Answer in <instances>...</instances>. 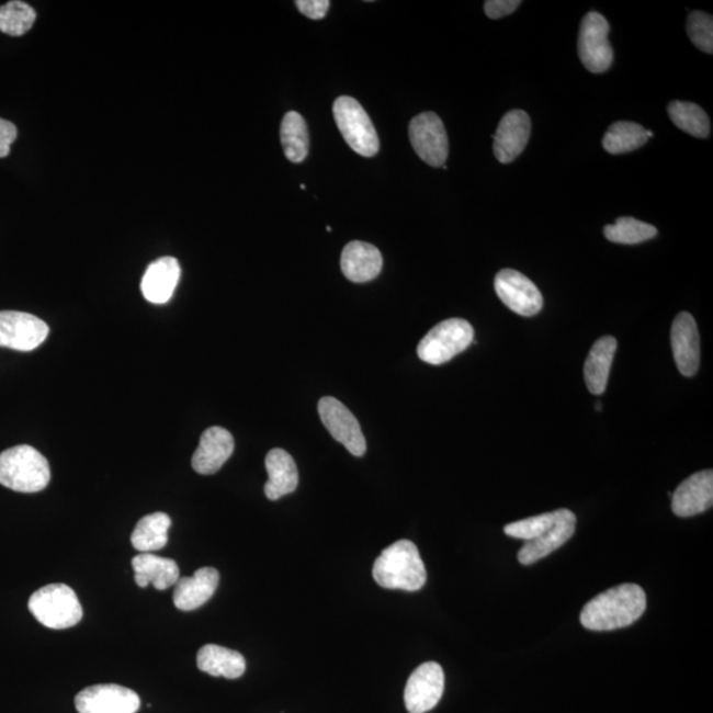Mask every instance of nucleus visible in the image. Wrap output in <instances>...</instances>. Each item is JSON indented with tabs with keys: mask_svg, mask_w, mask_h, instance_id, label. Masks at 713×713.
<instances>
[{
	"mask_svg": "<svg viewBox=\"0 0 713 713\" xmlns=\"http://www.w3.org/2000/svg\"><path fill=\"white\" fill-rule=\"evenodd\" d=\"M197 666L212 677L226 679L241 678L246 671V660L241 653L218 645H205L197 654Z\"/></svg>",
	"mask_w": 713,
	"mask_h": 713,
	"instance_id": "nucleus-25",
	"label": "nucleus"
},
{
	"mask_svg": "<svg viewBox=\"0 0 713 713\" xmlns=\"http://www.w3.org/2000/svg\"><path fill=\"white\" fill-rule=\"evenodd\" d=\"M520 5V0H488L484 4V10L490 19H501L513 14Z\"/></svg>",
	"mask_w": 713,
	"mask_h": 713,
	"instance_id": "nucleus-34",
	"label": "nucleus"
},
{
	"mask_svg": "<svg viewBox=\"0 0 713 713\" xmlns=\"http://www.w3.org/2000/svg\"><path fill=\"white\" fill-rule=\"evenodd\" d=\"M671 348L680 374L692 377L699 371L700 340L695 319L689 313H680L672 322Z\"/></svg>",
	"mask_w": 713,
	"mask_h": 713,
	"instance_id": "nucleus-15",
	"label": "nucleus"
},
{
	"mask_svg": "<svg viewBox=\"0 0 713 713\" xmlns=\"http://www.w3.org/2000/svg\"><path fill=\"white\" fill-rule=\"evenodd\" d=\"M408 136L418 157L431 167H443L450 145L444 123L432 112L421 113L410 122Z\"/></svg>",
	"mask_w": 713,
	"mask_h": 713,
	"instance_id": "nucleus-7",
	"label": "nucleus"
},
{
	"mask_svg": "<svg viewBox=\"0 0 713 713\" xmlns=\"http://www.w3.org/2000/svg\"><path fill=\"white\" fill-rule=\"evenodd\" d=\"M373 578L386 589L417 592L427 581V570L415 543L401 540L392 544L377 557Z\"/></svg>",
	"mask_w": 713,
	"mask_h": 713,
	"instance_id": "nucleus-2",
	"label": "nucleus"
},
{
	"mask_svg": "<svg viewBox=\"0 0 713 713\" xmlns=\"http://www.w3.org/2000/svg\"><path fill=\"white\" fill-rule=\"evenodd\" d=\"M647 140L646 129L634 122H615L602 139V146L609 154L620 155L645 146Z\"/></svg>",
	"mask_w": 713,
	"mask_h": 713,
	"instance_id": "nucleus-28",
	"label": "nucleus"
},
{
	"mask_svg": "<svg viewBox=\"0 0 713 713\" xmlns=\"http://www.w3.org/2000/svg\"><path fill=\"white\" fill-rule=\"evenodd\" d=\"M171 523L170 516L165 513L143 517L132 534L134 548L140 551L142 554L165 548L168 543V530H170Z\"/></svg>",
	"mask_w": 713,
	"mask_h": 713,
	"instance_id": "nucleus-26",
	"label": "nucleus"
},
{
	"mask_svg": "<svg viewBox=\"0 0 713 713\" xmlns=\"http://www.w3.org/2000/svg\"><path fill=\"white\" fill-rule=\"evenodd\" d=\"M576 516L568 509H559V516L547 533L523 544L518 561L523 566H530L561 548L575 534Z\"/></svg>",
	"mask_w": 713,
	"mask_h": 713,
	"instance_id": "nucleus-18",
	"label": "nucleus"
},
{
	"mask_svg": "<svg viewBox=\"0 0 713 713\" xmlns=\"http://www.w3.org/2000/svg\"><path fill=\"white\" fill-rule=\"evenodd\" d=\"M327 231H332V229H330V226H327Z\"/></svg>",
	"mask_w": 713,
	"mask_h": 713,
	"instance_id": "nucleus-38",
	"label": "nucleus"
},
{
	"mask_svg": "<svg viewBox=\"0 0 713 713\" xmlns=\"http://www.w3.org/2000/svg\"><path fill=\"white\" fill-rule=\"evenodd\" d=\"M645 611L644 589L637 585H621L588 601L580 613V622L588 631H615L634 624Z\"/></svg>",
	"mask_w": 713,
	"mask_h": 713,
	"instance_id": "nucleus-1",
	"label": "nucleus"
},
{
	"mask_svg": "<svg viewBox=\"0 0 713 713\" xmlns=\"http://www.w3.org/2000/svg\"><path fill=\"white\" fill-rule=\"evenodd\" d=\"M48 335V324L38 317L18 310H0V347L31 352L41 347Z\"/></svg>",
	"mask_w": 713,
	"mask_h": 713,
	"instance_id": "nucleus-10",
	"label": "nucleus"
},
{
	"mask_svg": "<svg viewBox=\"0 0 713 713\" xmlns=\"http://www.w3.org/2000/svg\"><path fill=\"white\" fill-rule=\"evenodd\" d=\"M382 264L381 251L371 244L353 241L342 250L341 270L350 282H372L381 274Z\"/></svg>",
	"mask_w": 713,
	"mask_h": 713,
	"instance_id": "nucleus-21",
	"label": "nucleus"
},
{
	"mask_svg": "<svg viewBox=\"0 0 713 713\" xmlns=\"http://www.w3.org/2000/svg\"><path fill=\"white\" fill-rule=\"evenodd\" d=\"M475 339V330L463 319L439 322L419 342L418 355L430 365H443L468 349Z\"/></svg>",
	"mask_w": 713,
	"mask_h": 713,
	"instance_id": "nucleus-6",
	"label": "nucleus"
},
{
	"mask_svg": "<svg viewBox=\"0 0 713 713\" xmlns=\"http://www.w3.org/2000/svg\"><path fill=\"white\" fill-rule=\"evenodd\" d=\"M443 667L437 663L420 665L407 680L406 709L410 713H426L435 709L444 692Z\"/></svg>",
	"mask_w": 713,
	"mask_h": 713,
	"instance_id": "nucleus-13",
	"label": "nucleus"
},
{
	"mask_svg": "<svg viewBox=\"0 0 713 713\" xmlns=\"http://www.w3.org/2000/svg\"><path fill=\"white\" fill-rule=\"evenodd\" d=\"M135 570V581L140 588H147L152 585L158 591L177 585L180 579V569L178 563L160 557L152 553L136 555L132 562Z\"/></svg>",
	"mask_w": 713,
	"mask_h": 713,
	"instance_id": "nucleus-23",
	"label": "nucleus"
},
{
	"mask_svg": "<svg viewBox=\"0 0 713 713\" xmlns=\"http://www.w3.org/2000/svg\"><path fill=\"white\" fill-rule=\"evenodd\" d=\"M281 142L285 158L293 163H302L308 157L309 134L306 121L296 112L283 116Z\"/></svg>",
	"mask_w": 713,
	"mask_h": 713,
	"instance_id": "nucleus-27",
	"label": "nucleus"
},
{
	"mask_svg": "<svg viewBox=\"0 0 713 713\" xmlns=\"http://www.w3.org/2000/svg\"><path fill=\"white\" fill-rule=\"evenodd\" d=\"M687 34L691 42L705 54H713V18L702 11H693L687 21Z\"/></svg>",
	"mask_w": 713,
	"mask_h": 713,
	"instance_id": "nucleus-33",
	"label": "nucleus"
},
{
	"mask_svg": "<svg viewBox=\"0 0 713 713\" xmlns=\"http://www.w3.org/2000/svg\"><path fill=\"white\" fill-rule=\"evenodd\" d=\"M618 340L612 336L601 337L595 342L585 365V378L588 391L595 395L606 392L609 373L613 364Z\"/></svg>",
	"mask_w": 713,
	"mask_h": 713,
	"instance_id": "nucleus-24",
	"label": "nucleus"
},
{
	"mask_svg": "<svg viewBox=\"0 0 713 713\" xmlns=\"http://www.w3.org/2000/svg\"><path fill=\"white\" fill-rule=\"evenodd\" d=\"M317 410L327 427L330 435L337 442L341 443L352 453L353 456L361 457L366 452V440L362 433L359 420L350 412L346 405L333 397H324L317 405Z\"/></svg>",
	"mask_w": 713,
	"mask_h": 713,
	"instance_id": "nucleus-9",
	"label": "nucleus"
},
{
	"mask_svg": "<svg viewBox=\"0 0 713 713\" xmlns=\"http://www.w3.org/2000/svg\"><path fill=\"white\" fill-rule=\"evenodd\" d=\"M609 23L599 12H589L582 19L579 34V56L592 73H604L613 63V48L608 41Z\"/></svg>",
	"mask_w": 713,
	"mask_h": 713,
	"instance_id": "nucleus-8",
	"label": "nucleus"
},
{
	"mask_svg": "<svg viewBox=\"0 0 713 713\" xmlns=\"http://www.w3.org/2000/svg\"><path fill=\"white\" fill-rule=\"evenodd\" d=\"M530 132V116L523 110H511L503 115L493 135V151L499 163L508 165L520 157L528 145Z\"/></svg>",
	"mask_w": 713,
	"mask_h": 713,
	"instance_id": "nucleus-14",
	"label": "nucleus"
},
{
	"mask_svg": "<svg viewBox=\"0 0 713 713\" xmlns=\"http://www.w3.org/2000/svg\"><path fill=\"white\" fill-rule=\"evenodd\" d=\"M604 235L608 241L621 245H637L649 241L658 235L656 226L638 222L632 217H620L613 225H607Z\"/></svg>",
	"mask_w": 713,
	"mask_h": 713,
	"instance_id": "nucleus-30",
	"label": "nucleus"
},
{
	"mask_svg": "<svg viewBox=\"0 0 713 713\" xmlns=\"http://www.w3.org/2000/svg\"><path fill=\"white\" fill-rule=\"evenodd\" d=\"M596 407H598V411L601 410V404L596 405Z\"/></svg>",
	"mask_w": 713,
	"mask_h": 713,
	"instance_id": "nucleus-37",
	"label": "nucleus"
},
{
	"mask_svg": "<svg viewBox=\"0 0 713 713\" xmlns=\"http://www.w3.org/2000/svg\"><path fill=\"white\" fill-rule=\"evenodd\" d=\"M50 482L48 460L31 445L0 453V485L19 493H37Z\"/></svg>",
	"mask_w": 713,
	"mask_h": 713,
	"instance_id": "nucleus-3",
	"label": "nucleus"
},
{
	"mask_svg": "<svg viewBox=\"0 0 713 713\" xmlns=\"http://www.w3.org/2000/svg\"><path fill=\"white\" fill-rule=\"evenodd\" d=\"M265 469L269 482L264 485V495L271 501L294 493L299 484V472L293 456L287 451L271 450L265 456Z\"/></svg>",
	"mask_w": 713,
	"mask_h": 713,
	"instance_id": "nucleus-22",
	"label": "nucleus"
},
{
	"mask_svg": "<svg viewBox=\"0 0 713 713\" xmlns=\"http://www.w3.org/2000/svg\"><path fill=\"white\" fill-rule=\"evenodd\" d=\"M333 116L342 138L361 157L372 158L380 151L378 134L364 107L352 97H340L333 103Z\"/></svg>",
	"mask_w": 713,
	"mask_h": 713,
	"instance_id": "nucleus-5",
	"label": "nucleus"
},
{
	"mask_svg": "<svg viewBox=\"0 0 713 713\" xmlns=\"http://www.w3.org/2000/svg\"><path fill=\"white\" fill-rule=\"evenodd\" d=\"M235 451V439L223 427H211L201 435L192 457L193 469L200 475H214L223 468Z\"/></svg>",
	"mask_w": 713,
	"mask_h": 713,
	"instance_id": "nucleus-17",
	"label": "nucleus"
},
{
	"mask_svg": "<svg viewBox=\"0 0 713 713\" xmlns=\"http://www.w3.org/2000/svg\"><path fill=\"white\" fill-rule=\"evenodd\" d=\"M79 713H136L140 709L138 693L118 684H95L77 693Z\"/></svg>",
	"mask_w": 713,
	"mask_h": 713,
	"instance_id": "nucleus-12",
	"label": "nucleus"
},
{
	"mask_svg": "<svg viewBox=\"0 0 713 713\" xmlns=\"http://www.w3.org/2000/svg\"><path fill=\"white\" fill-rule=\"evenodd\" d=\"M497 296L509 309L521 316H535L543 308L540 288L528 276L516 270L505 269L495 279Z\"/></svg>",
	"mask_w": 713,
	"mask_h": 713,
	"instance_id": "nucleus-11",
	"label": "nucleus"
},
{
	"mask_svg": "<svg viewBox=\"0 0 713 713\" xmlns=\"http://www.w3.org/2000/svg\"><path fill=\"white\" fill-rule=\"evenodd\" d=\"M36 21V11L30 4L14 0L0 8V32L10 36L27 34Z\"/></svg>",
	"mask_w": 713,
	"mask_h": 713,
	"instance_id": "nucleus-31",
	"label": "nucleus"
},
{
	"mask_svg": "<svg viewBox=\"0 0 713 713\" xmlns=\"http://www.w3.org/2000/svg\"><path fill=\"white\" fill-rule=\"evenodd\" d=\"M669 115L674 125L695 138H706L710 135L709 115L697 103L674 101L669 105Z\"/></svg>",
	"mask_w": 713,
	"mask_h": 713,
	"instance_id": "nucleus-29",
	"label": "nucleus"
},
{
	"mask_svg": "<svg viewBox=\"0 0 713 713\" xmlns=\"http://www.w3.org/2000/svg\"><path fill=\"white\" fill-rule=\"evenodd\" d=\"M181 275L177 258L163 257L148 265L142 278L140 290L146 301L165 304L171 299Z\"/></svg>",
	"mask_w": 713,
	"mask_h": 713,
	"instance_id": "nucleus-19",
	"label": "nucleus"
},
{
	"mask_svg": "<svg viewBox=\"0 0 713 713\" xmlns=\"http://www.w3.org/2000/svg\"><path fill=\"white\" fill-rule=\"evenodd\" d=\"M559 516V510L551 511L541 516L530 517L527 520L509 523L505 527V534L516 537V540L533 541L542 536L554 527Z\"/></svg>",
	"mask_w": 713,
	"mask_h": 713,
	"instance_id": "nucleus-32",
	"label": "nucleus"
},
{
	"mask_svg": "<svg viewBox=\"0 0 713 713\" xmlns=\"http://www.w3.org/2000/svg\"><path fill=\"white\" fill-rule=\"evenodd\" d=\"M18 138L14 123L0 118V158L9 157L12 143Z\"/></svg>",
	"mask_w": 713,
	"mask_h": 713,
	"instance_id": "nucleus-36",
	"label": "nucleus"
},
{
	"mask_svg": "<svg viewBox=\"0 0 713 713\" xmlns=\"http://www.w3.org/2000/svg\"><path fill=\"white\" fill-rule=\"evenodd\" d=\"M713 503V472L702 471L684 479L672 495L674 514L693 517L710 510Z\"/></svg>",
	"mask_w": 713,
	"mask_h": 713,
	"instance_id": "nucleus-16",
	"label": "nucleus"
},
{
	"mask_svg": "<svg viewBox=\"0 0 713 713\" xmlns=\"http://www.w3.org/2000/svg\"><path fill=\"white\" fill-rule=\"evenodd\" d=\"M295 4L303 15L320 21L326 18L330 2L329 0H296Z\"/></svg>",
	"mask_w": 713,
	"mask_h": 713,
	"instance_id": "nucleus-35",
	"label": "nucleus"
},
{
	"mask_svg": "<svg viewBox=\"0 0 713 713\" xmlns=\"http://www.w3.org/2000/svg\"><path fill=\"white\" fill-rule=\"evenodd\" d=\"M29 609L42 625L63 631L79 624L82 607L76 592L65 585L45 586L31 596Z\"/></svg>",
	"mask_w": 713,
	"mask_h": 713,
	"instance_id": "nucleus-4",
	"label": "nucleus"
},
{
	"mask_svg": "<svg viewBox=\"0 0 713 713\" xmlns=\"http://www.w3.org/2000/svg\"><path fill=\"white\" fill-rule=\"evenodd\" d=\"M218 582V570L212 567L197 569L192 578L179 579L173 591L174 607L184 612L203 607L217 591Z\"/></svg>",
	"mask_w": 713,
	"mask_h": 713,
	"instance_id": "nucleus-20",
	"label": "nucleus"
}]
</instances>
